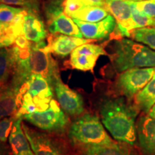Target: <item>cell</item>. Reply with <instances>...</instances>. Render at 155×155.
Returning <instances> with one entry per match:
<instances>
[{"label": "cell", "instance_id": "obj_1", "mask_svg": "<svg viewBox=\"0 0 155 155\" xmlns=\"http://www.w3.org/2000/svg\"><path fill=\"white\" fill-rule=\"evenodd\" d=\"M47 45L44 41L30 42L28 48H19L13 46L16 54L14 87L21 89L32 75H41L53 86L60 77L58 64L51 54L45 50Z\"/></svg>", "mask_w": 155, "mask_h": 155}, {"label": "cell", "instance_id": "obj_2", "mask_svg": "<svg viewBox=\"0 0 155 155\" xmlns=\"http://www.w3.org/2000/svg\"><path fill=\"white\" fill-rule=\"evenodd\" d=\"M137 111L124 98L106 101L101 108L104 127L117 141L133 145L136 141L135 120Z\"/></svg>", "mask_w": 155, "mask_h": 155}, {"label": "cell", "instance_id": "obj_3", "mask_svg": "<svg viewBox=\"0 0 155 155\" xmlns=\"http://www.w3.org/2000/svg\"><path fill=\"white\" fill-rule=\"evenodd\" d=\"M111 59L118 72L135 68L155 67L154 50L129 39L115 42Z\"/></svg>", "mask_w": 155, "mask_h": 155}, {"label": "cell", "instance_id": "obj_4", "mask_svg": "<svg viewBox=\"0 0 155 155\" xmlns=\"http://www.w3.org/2000/svg\"><path fill=\"white\" fill-rule=\"evenodd\" d=\"M69 138L73 144L86 147L114 142L106 132L99 118L88 114H84L71 125Z\"/></svg>", "mask_w": 155, "mask_h": 155}, {"label": "cell", "instance_id": "obj_5", "mask_svg": "<svg viewBox=\"0 0 155 155\" xmlns=\"http://www.w3.org/2000/svg\"><path fill=\"white\" fill-rule=\"evenodd\" d=\"M155 73V67L135 68L121 72L116 88L120 94L131 98L144 88Z\"/></svg>", "mask_w": 155, "mask_h": 155}, {"label": "cell", "instance_id": "obj_6", "mask_svg": "<svg viewBox=\"0 0 155 155\" xmlns=\"http://www.w3.org/2000/svg\"><path fill=\"white\" fill-rule=\"evenodd\" d=\"M22 119L42 130L50 131L62 130L68 122V117L54 99H52L46 110L25 114Z\"/></svg>", "mask_w": 155, "mask_h": 155}, {"label": "cell", "instance_id": "obj_7", "mask_svg": "<svg viewBox=\"0 0 155 155\" xmlns=\"http://www.w3.org/2000/svg\"><path fill=\"white\" fill-rule=\"evenodd\" d=\"M45 15L48 30L51 34H61L83 38L80 29L73 19L63 12V5L48 2L45 5Z\"/></svg>", "mask_w": 155, "mask_h": 155}, {"label": "cell", "instance_id": "obj_8", "mask_svg": "<svg viewBox=\"0 0 155 155\" xmlns=\"http://www.w3.org/2000/svg\"><path fill=\"white\" fill-rule=\"evenodd\" d=\"M106 55L101 45L88 43L81 45L71 54L70 64L73 68L81 71H92L101 55Z\"/></svg>", "mask_w": 155, "mask_h": 155}, {"label": "cell", "instance_id": "obj_9", "mask_svg": "<svg viewBox=\"0 0 155 155\" xmlns=\"http://www.w3.org/2000/svg\"><path fill=\"white\" fill-rule=\"evenodd\" d=\"M106 8L116 19V29L119 35L130 38L135 30L130 4L124 0H106Z\"/></svg>", "mask_w": 155, "mask_h": 155}, {"label": "cell", "instance_id": "obj_10", "mask_svg": "<svg viewBox=\"0 0 155 155\" xmlns=\"http://www.w3.org/2000/svg\"><path fill=\"white\" fill-rule=\"evenodd\" d=\"M28 89L25 93L30 95L38 108L37 111L48 108L53 99L52 84L41 75H32L27 81Z\"/></svg>", "mask_w": 155, "mask_h": 155}, {"label": "cell", "instance_id": "obj_11", "mask_svg": "<svg viewBox=\"0 0 155 155\" xmlns=\"http://www.w3.org/2000/svg\"><path fill=\"white\" fill-rule=\"evenodd\" d=\"M58 103L70 115H80L84 111L83 100L80 94L65 85L61 78H58L53 84Z\"/></svg>", "mask_w": 155, "mask_h": 155}, {"label": "cell", "instance_id": "obj_12", "mask_svg": "<svg viewBox=\"0 0 155 155\" xmlns=\"http://www.w3.org/2000/svg\"><path fill=\"white\" fill-rule=\"evenodd\" d=\"M22 126L35 155H66L63 148L47 135L30 129L24 124Z\"/></svg>", "mask_w": 155, "mask_h": 155}, {"label": "cell", "instance_id": "obj_13", "mask_svg": "<svg viewBox=\"0 0 155 155\" xmlns=\"http://www.w3.org/2000/svg\"><path fill=\"white\" fill-rule=\"evenodd\" d=\"M78 25L83 37L88 40H103L107 38L116 28V19L110 14L97 22H86L73 19Z\"/></svg>", "mask_w": 155, "mask_h": 155}, {"label": "cell", "instance_id": "obj_14", "mask_svg": "<svg viewBox=\"0 0 155 155\" xmlns=\"http://www.w3.org/2000/svg\"><path fill=\"white\" fill-rule=\"evenodd\" d=\"M139 142L145 155H155V118L142 116L137 127Z\"/></svg>", "mask_w": 155, "mask_h": 155}, {"label": "cell", "instance_id": "obj_15", "mask_svg": "<svg viewBox=\"0 0 155 155\" xmlns=\"http://www.w3.org/2000/svg\"><path fill=\"white\" fill-rule=\"evenodd\" d=\"M38 12L26 9L23 21V35L29 41L40 42L47 37L43 20Z\"/></svg>", "mask_w": 155, "mask_h": 155}, {"label": "cell", "instance_id": "obj_16", "mask_svg": "<svg viewBox=\"0 0 155 155\" xmlns=\"http://www.w3.org/2000/svg\"><path fill=\"white\" fill-rule=\"evenodd\" d=\"M91 41V40L86 38L59 35L52 36L49 38V43L46 45L45 50L49 53H53L60 57H66L67 55H71L78 46Z\"/></svg>", "mask_w": 155, "mask_h": 155}, {"label": "cell", "instance_id": "obj_17", "mask_svg": "<svg viewBox=\"0 0 155 155\" xmlns=\"http://www.w3.org/2000/svg\"><path fill=\"white\" fill-rule=\"evenodd\" d=\"M9 141L13 155H35L22 128V118H17L14 122Z\"/></svg>", "mask_w": 155, "mask_h": 155}, {"label": "cell", "instance_id": "obj_18", "mask_svg": "<svg viewBox=\"0 0 155 155\" xmlns=\"http://www.w3.org/2000/svg\"><path fill=\"white\" fill-rule=\"evenodd\" d=\"M20 95V89L14 86L0 93V120L17 111Z\"/></svg>", "mask_w": 155, "mask_h": 155}, {"label": "cell", "instance_id": "obj_19", "mask_svg": "<svg viewBox=\"0 0 155 155\" xmlns=\"http://www.w3.org/2000/svg\"><path fill=\"white\" fill-rule=\"evenodd\" d=\"M16 65V54L14 48H0V87L14 73Z\"/></svg>", "mask_w": 155, "mask_h": 155}, {"label": "cell", "instance_id": "obj_20", "mask_svg": "<svg viewBox=\"0 0 155 155\" xmlns=\"http://www.w3.org/2000/svg\"><path fill=\"white\" fill-rule=\"evenodd\" d=\"M107 9L98 6H84L70 15L73 19L86 22H97L109 15Z\"/></svg>", "mask_w": 155, "mask_h": 155}, {"label": "cell", "instance_id": "obj_21", "mask_svg": "<svg viewBox=\"0 0 155 155\" xmlns=\"http://www.w3.org/2000/svg\"><path fill=\"white\" fill-rule=\"evenodd\" d=\"M135 102L139 108L148 114L155 104V73L144 88L135 96Z\"/></svg>", "mask_w": 155, "mask_h": 155}, {"label": "cell", "instance_id": "obj_22", "mask_svg": "<svg viewBox=\"0 0 155 155\" xmlns=\"http://www.w3.org/2000/svg\"><path fill=\"white\" fill-rule=\"evenodd\" d=\"M83 155H135L127 147L114 142L110 144L86 147Z\"/></svg>", "mask_w": 155, "mask_h": 155}, {"label": "cell", "instance_id": "obj_23", "mask_svg": "<svg viewBox=\"0 0 155 155\" xmlns=\"http://www.w3.org/2000/svg\"><path fill=\"white\" fill-rule=\"evenodd\" d=\"M130 38L148 46L155 51V27H145L131 31Z\"/></svg>", "mask_w": 155, "mask_h": 155}, {"label": "cell", "instance_id": "obj_24", "mask_svg": "<svg viewBox=\"0 0 155 155\" xmlns=\"http://www.w3.org/2000/svg\"><path fill=\"white\" fill-rule=\"evenodd\" d=\"M16 39L17 36L10 23L0 22V48L11 46Z\"/></svg>", "mask_w": 155, "mask_h": 155}, {"label": "cell", "instance_id": "obj_25", "mask_svg": "<svg viewBox=\"0 0 155 155\" xmlns=\"http://www.w3.org/2000/svg\"><path fill=\"white\" fill-rule=\"evenodd\" d=\"M129 2L131 6V15H132V19L136 29L145 28V27H155L154 19H151L150 17H147V15L139 12L136 7L134 2Z\"/></svg>", "mask_w": 155, "mask_h": 155}, {"label": "cell", "instance_id": "obj_26", "mask_svg": "<svg viewBox=\"0 0 155 155\" xmlns=\"http://www.w3.org/2000/svg\"><path fill=\"white\" fill-rule=\"evenodd\" d=\"M23 9L22 7L17 8L7 4L0 3V22L11 23Z\"/></svg>", "mask_w": 155, "mask_h": 155}, {"label": "cell", "instance_id": "obj_27", "mask_svg": "<svg viewBox=\"0 0 155 155\" xmlns=\"http://www.w3.org/2000/svg\"><path fill=\"white\" fill-rule=\"evenodd\" d=\"M42 0H0V3L9 5L20 6L22 8L31 9L39 12Z\"/></svg>", "mask_w": 155, "mask_h": 155}, {"label": "cell", "instance_id": "obj_28", "mask_svg": "<svg viewBox=\"0 0 155 155\" xmlns=\"http://www.w3.org/2000/svg\"><path fill=\"white\" fill-rule=\"evenodd\" d=\"M16 119V116H13L0 120V141L5 142L7 140Z\"/></svg>", "mask_w": 155, "mask_h": 155}, {"label": "cell", "instance_id": "obj_29", "mask_svg": "<svg viewBox=\"0 0 155 155\" xmlns=\"http://www.w3.org/2000/svg\"><path fill=\"white\" fill-rule=\"evenodd\" d=\"M134 2L139 12L155 20V0H141Z\"/></svg>", "mask_w": 155, "mask_h": 155}, {"label": "cell", "instance_id": "obj_30", "mask_svg": "<svg viewBox=\"0 0 155 155\" xmlns=\"http://www.w3.org/2000/svg\"><path fill=\"white\" fill-rule=\"evenodd\" d=\"M62 5L65 14L69 17L74 12L78 10L85 6L81 0H65Z\"/></svg>", "mask_w": 155, "mask_h": 155}, {"label": "cell", "instance_id": "obj_31", "mask_svg": "<svg viewBox=\"0 0 155 155\" xmlns=\"http://www.w3.org/2000/svg\"><path fill=\"white\" fill-rule=\"evenodd\" d=\"M85 6H98L106 8V0H81Z\"/></svg>", "mask_w": 155, "mask_h": 155}, {"label": "cell", "instance_id": "obj_32", "mask_svg": "<svg viewBox=\"0 0 155 155\" xmlns=\"http://www.w3.org/2000/svg\"><path fill=\"white\" fill-rule=\"evenodd\" d=\"M64 1H65V0H48V2L54 4V5H62V4H63Z\"/></svg>", "mask_w": 155, "mask_h": 155}, {"label": "cell", "instance_id": "obj_33", "mask_svg": "<svg viewBox=\"0 0 155 155\" xmlns=\"http://www.w3.org/2000/svg\"><path fill=\"white\" fill-rule=\"evenodd\" d=\"M148 115L152 116L153 118H155V104L151 108L150 111L148 112Z\"/></svg>", "mask_w": 155, "mask_h": 155}, {"label": "cell", "instance_id": "obj_34", "mask_svg": "<svg viewBox=\"0 0 155 155\" xmlns=\"http://www.w3.org/2000/svg\"><path fill=\"white\" fill-rule=\"evenodd\" d=\"M2 141H0V155H5V149L2 144Z\"/></svg>", "mask_w": 155, "mask_h": 155}, {"label": "cell", "instance_id": "obj_35", "mask_svg": "<svg viewBox=\"0 0 155 155\" xmlns=\"http://www.w3.org/2000/svg\"><path fill=\"white\" fill-rule=\"evenodd\" d=\"M124 1H129V2H139V1H141V0H124Z\"/></svg>", "mask_w": 155, "mask_h": 155}]
</instances>
